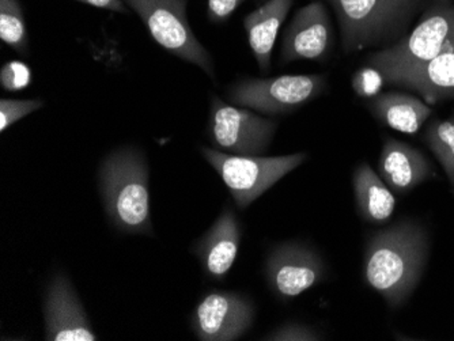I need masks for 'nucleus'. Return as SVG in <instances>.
<instances>
[{"instance_id": "obj_1", "label": "nucleus", "mask_w": 454, "mask_h": 341, "mask_svg": "<svg viewBox=\"0 0 454 341\" xmlns=\"http://www.w3.org/2000/svg\"><path fill=\"white\" fill-rule=\"evenodd\" d=\"M428 246L427 231L414 221H402L376 231L364 251L366 283L390 307L402 306L422 279Z\"/></svg>"}, {"instance_id": "obj_2", "label": "nucleus", "mask_w": 454, "mask_h": 341, "mask_svg": "<svg viewBox=\"0 0 454 341\" xmlns=\"http://www.w3.org/2000/svg\"><path fill=\"white\" fill-rule=\"evenodd\" d=\"M99 190L111 222L127 234H153L149 167L137 147L114 150L99 167Z\"/></svg>"}, {"instance_id": "obj_3", "label": "nucleus", "mask_w": 454, "mask_h": 341, "mask_svg": "<svg viewBox=\"0 0 454 341\" xmlns=\"http://www.w3.org/2000/svg\"><path fill=\"white\" fill-rule=\"evenodd\" d=\"M454 44V0H430L419 24L396 44L369 58L379 75L427 62Z\"/></svg>"}, {"instance_id": "obj_4", "label": "nucleus", "mask_w": 454, "mask_h": 341, "mask_svg": "<svg viewBox=\"0 0 454 341\" xmlns=\"http://www.w3.org/2000/svg\"><path fill=\"white\" fill-rule=\"evenodd\" d=\"M200 151L221 175L239 210L249 207L262 193L308 159L306 152L262 157L227 154L210 147H203Z\"/></svg>"}, {"instance_id": "obj_5", "label": "nucleus", "mask_w": 454, "mask_h": 341, "mask_svg": "<svg viewBox=\"0 0 454 341\" xmlns=\"http://www.w3.org/2000/svg\"><path fill=\"white\" fill-rule=\"evenodd\" d=\"M146 25L155 43L184 62L192 63L216 81L213 58L188 21V0H126Z\"/></svg>"}, {"instance_id": "obj_6", "label": "nucleus", "mask_w": 454, "mask_h": 341, "mask_svg": "<svg viewBox=\"0 0 454 341\" xmlns=\"http://www.w3.org/2000/svg\"><path fill=\"white\" fill-rule=\"evenodd\" d=\"M326 89V75H280L274 78H245L227 90L233 105L260 114L277 116L297 112Z\"/></svg>"}, {"instance_id": "obj_7", "label": "nucleus", "mask_w": 454, "mask_h": 341, "mask_svg": "<svg viewBox=\"0 0 454 341\" xmlns=\"http://www.w3.org/2000/svg\"><path fill=\"white\" fill-rule=\"evenodd\" d=\"M277 120L211 97L207 136L216 149L233 155H262L277 134Z\"/></svg>"}, {"instance_id": "obj_8", "label": "nucleus", "mask_w": 454, "mask_h": 341, "mask_svg": "<svg viewBox=\"0 0 454 341\" xmlns=\"http://www.w3.org/2000/svg\"><path fill=\"white\" fill-rule=\"evenodd\" d=\"M338 15L344 52H356L403 35L385 0H328Z\"/></svg>"}, {"instance_id": "obj_9", "label": "nucleus", "mask_w": 454, "mask_h": 341, "mask_svg": "<svg viewBox=\"0 0 454 341\" xmlns=\"http://www.w3.org/2000/svg\"><path fill=\"white\" fill-rule=\"evenodd\" d=\"M268 287L282 299H292L321 283L326 267L317 252L300 243L278 246L265 261Z\"/></svg>"}, {"instance_id": "obj_10", "label": "nucleus", "mask_w": 454, "mask_h": 341, "mask_svg": "<svg viewBox=\"0 0 454 341\" xmlns=\"http://www.w3.org/2000/svg\"><path fill=\"white\" fill-rule=\"evenodd\" d=\"M252 300L239 292L211 291L201 298L191 318L199 340L231 341L244 336L254 324Z\"/></svg>"}, {"instance_id": "obj_11", "label": "nucleus", "mask_w": 454, "mask_h": 341, "mask_svg": "<svg viewBox=\"0 0 454 341\" xmlns=\"http://www.w3.org/2000/svg\"><path fill=\"white\" fill-rule=\"evenodd\" d=\"M333 47V29L328 10L315 0L295 12L282 42V63L297 60L323 62Z\"/></svg>"}, {"instance_id": "obj_12", "label": "nucleus", "mask_w": 454, "mask_h": 341, "mask_svg": "<svg viewBox=\"0 0 454 341\" xmlns=\"http://www.w3.org/2000/svg\"><path fill=\"white\" fill-rule=\"evenodd\" d=\"M45 338L50 341H96L88 315L70 280L56 274L45 297Z\"/></svg>"}, {"instance_id": "obj_13", "label": "nucleus", "mask_w": 454, "mask_h": 341, "mask_svg": "<svg viewBox=\"0 0 454 341\" xmlns=\"http://www.w3.org/2000/svg\"><path fill=\"white\" fill-rule=\"evenodd\" d=\"M381 79L414 91L430 106L454 99V44L427 62L384 74Z\"/></svg>"}, {"instance_id": "obj_14", "label": "nucleus", "mask_w": 454, "mask_h": 341, "mask_svg": "<svg viewBox=\"0 0 454 341\" xmlns=\"http://www.w3.org/2000/svg\"><path fill=\"white\" fill-rule=\"evenodd\" d=\"M241 226L233 208L226 207L210 230L193 246L204 274L214 280L227 276L239 256Z\"/></svg>"}, {"instance_id": "obj_15", "label": "nucleus", "mask_w": 454, "mask_h": 341, "mask_svg": "<svg viewBox=\"0 0 454 341\" xmlns=\"http://www.w3.org/2000/svg\"><path fill=\"white\" fill-rule=\"evenodd\" d=\"M379 174L390 190L404 195L434 177L435 173L420 150L395 137H387L380 155Z\"/></svg>"}, {"instance_id": "obj_16", "label": "nucleus", "mask_w": 454, "mask_h": 341, "mask_svg": "<svg viewBox=\"0 0 454 341\" xmlns=\"http://www.w3.org/2000/svg\"><path fill=\"white\" fill-rule=\"evenodd\" d=\"M294 0H267L259 9L245 15L247 43L262 73L271 70L272 50L280 27L292 10Z\"/></svg>"}, {"instance_id": "obj_17", "label": "nucleus", "mask_w": 454, "mask_h": 341, "mask_svg": "<svg viewBox=\"0 0 454 341\" xmlns=\"http://www.w3.org/2000/svg\"><path fill=\"white\" fill-rule=\"evenodd\" d=\"M367 108L380 123L408 135L419 132L433 114V109L422 98L399 91L379 94Z\"/></svg>"}, {"instance_id": "obj_18", "label": "nucleus", "mask_w": 454, "mask_h": 341, "mask_svg": "<svg viewBox=\"0 0 454 341\" xmlns=\"http://www.w3.org/2000/svg\"><path fill=\"white\" fill-rule=\"evenodd\" d=\"M356 207L366 222L382 225L394 215L396 198L392 190L369 164H361L354 172Z\"/></svg>"}, {"instance_id": "obj_19", "label": "nucleus", "mask_w": 454, "mask_h": 341, "mask_svg": "<svg viewBox=\"0 0 454 341\" xmlns=\"http://www.w3.org/2000/svg\"><path fill=\"white\" fill-rule=\"evenodd\" d=\"M426 146L437 158L454 190V119H433L423 135Z\"/></svg>"}, {"instance_id": "obj_20", "label": "nucleus", "mask_w": 454, "mask_h": 341, "mask_svg": "<svg viewBox=\"0 0 454 341\" xmlns=\"http://www.w3.org/2000/svg\"><path fill=\"white\" fill-rule=\"evenodd\" d=\"M0 38L20 55L29 50V33L20 0H0Z\"/></svg>"}, {"instance_id": "obj_21", "label": "nucleus", "mask_w": 454, "mask_h": 341, "mask_svg": "<svg viewBox=\"0 0 454 341\" xmlns=\"http://www.w3.org/2000/svg\"><path fill=\"white\" fill-rule=\"evenodd\" d=\"M44 106L41 99H0V131L4 132L20 119Z\"/></svg>"}, {"instance_id": "obj_22", "label": "nucleus", "mask_w": 454, "mask_h": 341, "mask_svg": "<svg viewBox=\"0 0 454 341\" xmlns=\"http://www.w3.org/2000/svg\"><path fill=\"white\" fill-rule=\"evenodd\" d=\"M32 82V68L27 63L12 60L0 68V86L6 91L24 90L29 88Z\"/></svg>"}, {"instance_id": "obj_23", "label": "nucleus", "mask_w": 454, "mask_h": 341, "mask_svg": "<svg viewBox=\"0 0 454 341\" xmlns=\"http://www.w3.org/2000/svg\"><path fill=\"white\" fill-rule=\"evenodd\" d=\"M385 2L404 32L415 15L425 12L430 0H385Z\"/></svg>"}, {"instance_id": "obj_24", "label": "nucleus", "mask_w": 454, "mask_h": 341, "mask_svg": "<svg viewBox=\"0 0 454 341\" xmlns=\"http://www.w3.org/2000/svg\"><path fill=\"white\" fill-rule=\"evenodd\" d=\"M320 338L321 335L312 328L290 322L270 333L264 340H320Z\"/></svg>"}, {"instance_id": "obj_25", "label": "nucleus", "mask_w": 454, "mask_h": 341, "mask_svg": "<svg viewBox=\"0 0 454 341\" xmlns=\"http://www.w3.org/2000/svg\"><path fill=\"white\" fill-rule=\"evenodd\" d=\"M245 0H208L207 17L211 24H223Z\"/></svg>"}, {"instance_id": "obj_26", "label": "nucleus", "mask_w": 454, "mask_h": 341, "mask_svg": "<svg viewBox=\"0 0 454 341\" xmlns=\"http://www.w3.org/2000/svg\"><path fill=\"white\" fill-rule=\"evenodd\" d=\"M75 2L90 4L98 9L109 10V12H120V14H127L129 12L126 0H75Z\"/></svg>"}, {"instance_id": "obj_27", "label": "nucleus", "mask_w": 454, "mask_h": 341, "mask_svg": "<svg viewBox=\"0 0 454 341\" xmlns=\"http://www.w3.org/2000/svg\"><path fill=\"white\" fill-rule=\"evenodd\" d=\"M259 2H264V0H259Z\"/></svg>"}]
</instances>
